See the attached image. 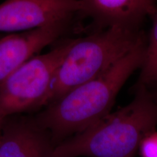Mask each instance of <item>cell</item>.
<instances>
[{
	"label": "cell",
	"instance_id": "obj_1",
	"mask_svg": "<svg viewBox=\"0 0 157 157\" xmlns=\"http://www.w3.org/2000/svg\"><path fill=\"white\" fill-rule=\"evenodd\" d=\"M146 39L147 35L106 71L47 105L34 121L52 142L83 132L109 114L124 84L142 66Z\"/></svg>",
	"mask_w": 157,
	"mask_h": 157
},
{
	"label": "cell",
	"instance_id": "obj_2",
	"mask_svg": "<svg viewBox=\"0 0 157 157\" xmlns=\"http://www.w3.org/2000/svg\"><path fill=\"white\" fill-rule=\"evenodd\" d=\"M156 126L157 100L148 88L135 86L128 105L55 146L50 157H135Z\"/></svg>",
	"mask_w": 157,
	"mask_h": 157
},
{
	"label": "cell",
	"instance_id": "obj_3",
	"mask_svg": "<svg viewBox=\"0 0 157 157\" xmlns=\"http://www.w3.org/2000/svg\"><path fill=\"white\" fill-rule=\"evenodd\" d=\"M146 35L140 28L111 26L76 39L55 74L45 105L106 71Z\"/></svg>",
	"mask_w": 157,
	"mask_h": 157
},
{
	"label": "cell",
	"instance_id": "obj_4",
	"mask_svg": "<svg viewBox=\"0 0 157 157\" xmlns=\"http://www.w3.org/2000/svg\"><path fill=\"white\" fill-rule=\"evenodd\" d=\"M75 39L62 41L46 53L33 57L2 82L0 125L10 116L45 105L55 74Z\"/></svg>",
	"mask_w": 157,
	"mask_h": 157
},
{
	"label": "cell",
	"instance_id": "obj_5",
	"mask_svg": "<svg viewBox=\"0 0 157 157\" xmlns=\"http://www.w3.org/2000/svg\"><path fill=\"white\" fill-rule=\"evenodd\" d=\"M83 12L82 0H6L0 4V33H17L69 23Z\"/></svg>",
	"mask_w": 157,
	"mask_h": 157
},
{
	"label": "cell",
	"instance_id": "obj_6",
	"mask_svg": "<svg viewBox=\"0 0 157 157\" xmlns=\"http://www.w3.org/2000/svg\"><path fill=\"white\" fill-rule=\"evenodd\" d=\"M68 23H56L0 37V85L37 52L56 42Z\"/></svg>",
	"mask_w": 157,
	"mask_h": 157
},
{
	"label": "cell",
	"instance_id": "obj_7",
	"mask_svg": "<svg viewBox=\"0 0 157 157\" xmlns=\"http://www.w3.org/2000/svg\"><path fill=\"white\" fill-rule=\"evenodd\" d=\"M82 13L103 29L111 26L140 28L157 0H82Z\"/></svg>",
	"mask_w": 157,
	"mask_h": 157
},
{
	"label": "cell",
	"instance_id": "obj_8",
	"mask_svg": "<svg viewBox=\"0 0 157 157\" xmlns=\"http://www.w3.org/2000/svg\"><path fill=\"white\" fill-rule=\"evenodd\" d=\"M52 140L35 121H13L0 135V157H50Z\"/></svg>",
	"mask_w": 157,
	"mask_h": 157
},
{
	"label": "cell",
	"instance_id": "obj_9",
	"mask_svg": "<svg viewBox=\"0 0 157 157\" xmlns=\"http://www.w3.org/2000/svg\"><path fill=\"white\" fill-rule=\"evenodd\" d=\"M148 17L151 21V26L147 35L144 58L135 86L151 90L157 86V5L151 11Z\"/></svg>",
	"mask_w": 157,
	"mask_h": 157
},
{
	"label": "cell",
	"instance_id": "obj_10",
	"mask_svg": "<svg viewBox=\"0 0 157 157\" xmlns=\"http://www.w3.org/2000/svg\"><path fill=\"white\" fill-rule=\"evenodd\" d=\"M138 151L141 157H157V131H153L143 139Z\"/></svg>",
	"mask_w": 157,
	"mask_h": 157
},
{
	"label": "cell",
	"instance_id": "obj_11",
	"mask_svg": "<svg viewBox=\"0 0 157 157\" xmlns=\"http://www.w3.org/2000/svg\"><path fill=\"white\" fill-rule=\"evenodd\" d=\"M150 90L152 92V93L154 94V97L156 98V99L157 100V86H156V87L153 88V89H151Z\"/></svg>",
	"mask_w": 157,
	"mask_h": 157
}]
</instances>
